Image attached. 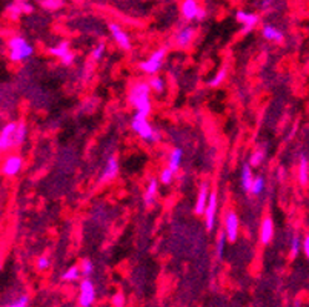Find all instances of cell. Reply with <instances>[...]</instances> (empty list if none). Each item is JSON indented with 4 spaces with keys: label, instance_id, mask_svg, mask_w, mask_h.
I'll list each match as a JSON object with an SVG mask.
<instances>
[{
    "label": "cell",
    "instance_id": "cell-1",
    "mask_svg": "<svg viewBox=\"0 0 309 307\" xmlns=\"http://www.w3.org/2000/svg\"><path fill=\"white\" fill-rule=\"evenodd\" d=\"M149 92H151V86L149 83L138 82L130 91V102L135 108L137 114H142L145 117H148L149 112H151V97H149Z\"/></svg>",
    "mask_w": 309,
    "mask_h": 307
},
{
    "label": "cell",
    "instance_id": "cell-2",
    "mask_svg": "<svg viewBox=\"0 0 309 307\" xmlns=\"http://www.w3.org/2000/svg\"><path fill=\"white\" fill-rule=\"evenodd\" d=\"M8 49H9V60L19 63L29 59L33 56L34 48L31 46L22 36H14L8 40Z\"/></svg>",
    "mask_w": 309,
    "mask_h": 307
},
{
    "label": "cell",
    "instance_id": "cell-3",
    "mask_svg": "<svg viewBox=\"0 0 309 307\" xmlns=\"http://www.w3.org/2000/svg\"><path fill=\"white\" fill-rule=\"evenodd\" d=\"M131 126H132L134 132L140 137L142 140H146V142H158L160 140V134H158L155 129H153V126L149 124L146 117L142 114L134 115Z\"/></svg>",
    "mask_w": 309,
    "mask_h": 307
},
{
    "label": "cell",
    "instance_id": "cell-4",
    "mask_svg": "<svg viewBox=\"0 0 309 307\" xmlns=\"http://www.w3.org/2000/svg\"><path fill=\"white\" fill-rule=\"evenodd\" d=\"M180 14L186 22H194V20H203L206 11L200 6L199 0H182L180 3Z\"/></svg>",
    "mask_w": 309,
    "mask_h": 307
},
{
    "label": "cell",
    "instance_id": "cell-5",
    "mask_svg": "<svg viewBox=\"0 0 309 307\" xmlns=\"http://www.w3.org/2000/svg\"><path fill=\"white\" fill-rule=\"evenodd\" d=\"M165 56H166V49L165 48H158L157 51L153 52L151 57H149L148 60H145V61H142L138 66H140V69L143 72L149 74V76H154V74H157L158 69L162 68Z\"/></svg>",
    "mask_w": 309,
    "mask_h": 307
},
{
    "label": "cell",
    "instance_id": "cell-6",
    "mask_svg": "<svg viewBox=\"0 0 309 307\" xmlns=\"http://www.w3.org/2000/svg\"><path fill=\"white\" fill-rule=\"evenodd\" d=\"M236 20L242 25V33L248 34L259 25L260 17L255 13H249V11H243V9H240V11L236 13Z\"/></svg>",
    "mask_w": 309,
    "mask_h": 307
},
{
    "label": "cell",
    "instance_id": "cell-7",
    "mask_svg": "<svg viewBox=\"0 0 309 307\" xmlns=\"http://www.w3.org/2000/svg\"><path fill=\"white\" fill-rule=\"evenodd\" d=\"M197 36V28L193 25L182 26L176 34V45L178 48H188Z\"/></svg>",
    "mask_w": 309,
    "mask_h": 307
},
{
    "label": "cell",
    "instance_id": "cell-8",
    "mask_svg": "<svg viewBox=\"0 0 309 307\" xmlns=\"http://www.w3.org/2000/svg\"><path fill=\"white\" fill-rule=\"evenodd\" d=\"M94 300H95V287H94V284L88 278H85L80 283L79 303H80L82 307H91Z\"/></svg>",
    "mask_w": 309,
    "mask_h": 307
},
{
    "label": "cell",
    "instance_id": "cell-9",
    "mask_svg": "<svg viewBox=\"0 0 309 307\" xmlns=\"http://www.w3.org/2000/svg\"><path fill=\"white\" fill-rule=\"evenodd\" d=\"M17 129V123H6L3 126L2 132H0V149L2 152L8 151L9 147L14 146V134Z\"/></svg>",
    "mask_w": 309,
    "mask_h": 307
},
{
    "label": "cell",
    "instance_id": "cell-10",
    "mask_svg": "<svg viewBox=\"0 0 309 307\" xmlns=\"http://www.w3.org/2000/svg\"><path fill=\"white\" fill-rule=\"evenodd\" d=\"M217 192L216 190H212L209 194V201H208V206L205 210V223H206V229L212 230L216 226V212H217Z\"/></svg>",
    "mask_w": 309,
    "mask_h": 307
},
{
    "label": "cell",
    "instance_id": "cell-11",
    "mask_svg": "<svg viewBox=\"0 0 309 307\" xmlns=\"http://www.w3.org/2000/svg\"><path fill=\"white\" fill-rule=\"evenodd\" d=\"M225 234L231 243H234L239 237V217L232 210H229L225 217Z\"/></svg>",
    "mask_w": 309,
    "mask_h": 307
},
{
    "label": "cell",
    "instance_id": "cell-12",
    "mask_svg": "<svg viewBox=\"0 0 309 307\" xmlns=\"http://www.w3.org/2000/svg\"><path fill=\"white\" fill-rule=\"evenodd\" d=\"M110 31H111V36L112 39L115 40V43L119 45L122 49L128 51V49H131V41H130V37H128V34L125 33V31L122 29L120 25H117V23H110L108 25Z\"/></svg>",
    "mask_w": 309,
    "mask_h": 307
},
{
    "label": "cell",
    "instance_id": "cell-13",
    "mask_svg": "<svg viewBox=\"0 0 309 307\" xmlns=\"http://www.w3.org/2000/svg\"><path fill=\"white\" fill-rule=\"evenodd\" d=\"M22 164H23V160L20 155H9L3 163V174L6 177H16L22 171Z\"/></svg>",
    "mask_w": 309,
    "mask_h": 307
},
{
    "label": "cell",
    "instance_id": "cell-14",
    "mask_svg": "<svg viewBox=\"0 0 309 307\" xmlns=\"http://www.w3.org/2000/svg\"><path fill=\"white\" fill-rule=\"evenodd\" d=\"M209 184L208 183H203L200 186V190H199V195H197V201H196V206H194V212L197 215H203L205 210H206V206H208V201H209Z\"/></svg>",
    "mask_w": 309,
    "mask_h": 307
},
{
    "label": "cell",
    "instance_id": "cell-15",
    "mask_svg": "<svg viewBox=\"0 0 309 307\" xmlns=\"http://www.w3.org/2000/svg\"><path fill=\"white\" fill-rule=\"evenodd\" d=\"M117 174H119V162H117L115 157H111V158H108V162H106V166H105L102 177H100V182L102 183L111 182V180H114L117 177Z\"/></svg>",
    "mask_w": 309,
    "mask_h": 307
},
{
    "label": "cell",
    "instance_id": "cell-16",
    "mask_svg": "<svg viewBox=\"0 0 309 307\" xmlns=\"http://www.w3.org/2000/svg\"><path fill=\"white\" fill-rule=\"evenodd\" d=\"M262 36L266 40L274 41V43H282L283 39H285L282 29L274 26V25H263V28H262Z\"/></svg>",
    "mask_w": 309,
    "mask_h": 307
},
{
    "label": "cell",
    "instance_id": "cell-17",
    "mask_svg": "<svg viewBox=\"0 0 309 307\" xmlns=\"http://www.w3.org/2000/svg\"><path fill=\"white\" fill-rule=\"evenodd\" d=\"M272 237H274V223H272V220L268 217V218L263 220L262 227H260V241L263 243V245H269Z\"/></svg>",
    "mask_w": 309,
    "mask_h": 307
},
{
    "label": "cell",
    "instance_id": "cell-18",
    "mask_svg": "<svg viewBox=\"0 0 309 307\" xmlns=\"http://www.w3.org/2000/svg\"><path fill=\"white\" fill-rule=\"evenodd\" d=\"M157 189H158L157 178H151V180H149L148 186H146L145 195H143V200H145L146 205H153L154 203V200L157 198Z\"/></svg>",
    "mask_w": 309,
    "mask_h": 307
},
{
    "label": "cell",
    "instance_id": "cell-19",
    "mask_svg": "<svg viewBox=\"0 0 309 307\" xmlns=\"http://www.w3.org/2000/svg\"><path fill=\"white\" fill-rule=\"evenodd\" d=\"M254 175H252V169H251V164H244L243 169H242V186L244 190H251V186H252V182H254Z\"/></svg>",
    "mask_w": 309,
    "mask_h": 307
},
{
    "label": "cell",
    "instance_id": "cell-20",
    "mask_svg": "<svg viewBox=\"0 0 309 307\" xmlns=\"http://www.w3.org/2000/svg\"><path fill=\"white\" fill-rule=\"evenodd\" d=\"M182 158H183V152L182 149H178V147H176V149L169 154V158H168V166L173 169L174 172L178 171L180 164H182Z\"/></svg>",
    "mask_w": 309,
    "mask_h": 307
},
{
    "label": "cell",
    "instance_id": "cell-21",
    "mask_svg": "<svg viewBox=\"0 0 309 307\" xmlns=\"http://www.w3.org/2000/svg\"><path fill=\"white\" fill-rule=\"evenodd\" d=\"M308 178H309V163L306 160V157H302L300 164H298V182H300L302 186H306Z\"/></svg>",
    "mask_w": 309,
    "mask_h": 307
},
{
    "label": "cell",
    "instance_id": "cell-22",
    "mask_svg": "<svg viewBox=\"0 0 309 307\" xmlns=\"http://www.w3.org/2000/svg\"><path fill=\"white\" fill-rule=\"evenodd\" d=\"M68 52H71V51H69V41H66V40L62 41V43H59V45H56V46L49 48V54L60 59V60L65 57Z\"/></svg>",
    "mask_w": 309,
    "mask_h": 307
},
{
    "label": "cell",
    "instance_id": "cell-23",
    "mask_svg": "<svg viewBox=\"0 0 309 307\" xmlns=\"http://www.w3.org/2000/svg\"><path fill=\"white\" fill-rule=\"evenodd\" d=\"M26 134H28V129L25 123H17V129L14 134V146H22L26 140Z\"/></svg>",
    "mask_w": 309,
    "mask_h": 307
},
{
    "label": "cell",
    "instance_id": "cell-24",
    "mask_svg": "<svg viewBox=\"0 0 309 307\" xmlns=\"http://www.w3.org/2000/svg\"><path fill=\"white\" fill-rule=\"evenodd\" d=\"M6 14L9 16V19H11V20H17L20 16L23 14L22 5H20V3H13V5H9V6L6 8Z\"/></svg>",
    "mask_w": 309,
    "mask_h": 307
},
{
    "label": "cell",
    "instance_id": "cell-25",
    "mask_svg": "<svg viewBox=\"0 0 309 307\" xmlns=\"http://www.w3.org/2000/svg\"><path fill=\"white\" fill-rule=\"evenodd\" d=\"M225 79H226V69H225V68H221V69L216 74V76L208 82V84H209L211 88H217L219 84L223 83V80H225Z\"/></svg>",
    "mask_w": 309,
    "mask_h": 307
},
{
    "label": "cell",
    "instance_id": "cell-26",
    "mask_svg": "<svg viewBox=\"0 0 309 307\" xmlns=\"http://www.w3.org/2000/svg\"><path fill=\"white\" fill-rule=\"evenodd\" d=\"M263 189H265V180L262 177H255L254 178V182H252V186H251V190L249 192L252 195H260L263 192Z\"/></svg>",
    "mask_w": 309,
    "mask_h": 307
},
{
    "label": "cell",
    "instance_id": "cell-27",
    "mask_svg": "<svg viewBox=\"0 0 309 307\" xmlns=\"http://www.w3.org/2000/svg\"><path fill=\"white\" fill-rule=\"evenodd\" d=\"M300 249H303V241L298 235H294L292 240H291V255L297 257L298 252H300Z\"/></svg>",
    "mask_w": 309,
    "mask_h": 307
},
{
    "label": "cell",
    "instance_id": "cell-28",
    "mask_svg": "<svg viewBox=\"0 0 309 307\" xmlns=\"http://www.w3.org/2000/svg\"><path fill=\"white\" fill-rule=\"evenodd\" d=\"M149 86H151L153 91L155 92H163L165 91V82L162 77H153L149 80Z\"/></svg>",
    "mask_w": 309,
    "mask_h": 307
},
{
    "label": "cell",
    "instance_id": "cell-29",
    "mask_svg": "<svg viewBox=\"0 0 309 307\" xmlns=\"http://www.w3.org/2000/svg\"><path fill=\"white\" fill-rule=\"evenodd\" d=\"M80 269L77 267V266H72V267H69L65 273H63V280L65 281H74V280H77L79 277H80Z\"/></svg>",
    "mask_w": 309,
    "mask_h": 307
},
{
    "label": "cell",
    "instance_id": "cell-30",
    "mask_svg": "<svg viewBox=\"0 0 309 307\" xmlns=\"http://www.w3.org/2000/svg\"><path fill=\"white\" fill-rule=\"evenodd\" d=\"M226 234H225V230L221 232V234L219 235V238H217V247H216V250H217V257L219 258H221L223 257V252H225V243H226Z\"/></svg>",
    "mask_w": 309,
    "mask_h": 307
},
{
    "label": "cell",
    "instance_id": "cell-31",
    "mask_svg": "<svg viewBox=\"0 0 309 307\" xmlns=\"http://www.w3.org/2000/svg\"><path fill=\"white\" fill-rule=\"evenodd\" d=\"M174 171H173V169L171 167H165L163 169V171H162V174H160V182L163 183V184H169V183H171L173 182V178H174Z\"/></svg>",
    "mask_w": 309,
    "mask_h": 307
},
{
    "label": "cell",
    "instance_id": "cell-32",
    "mask_svg": "<svg viewBox=\"0 0 309 307\" xmlns=\"http://www.w3.org/2000/svg\"><path fill=\"white\" fill-rule=\"evenodd\" d=\"M80 270L83 273V277H89V275H92V272H94V264L89 260H85V261H82Z\"/></svg>",
    "mask_w": 309,
    "mask_h": 307
},
{
    "label": "cell",
    "instance_id": "cell-33",
    "mask_svg": "<svg viewBox=\"0 0 309 307\" xmlns=\"http://www.w3.org/2000/svg\"><path fill=\"white\" fill-rule=\"evenodd\" d=\"M263 160H265V154H263V151H255V152L251 155L249 164H251V166H260Z\"/></svg>",
    "mask_w": 309,
    "mask_h": 307
},
{
    "label": "cell",
    "instance_id": "cell-34",
    "mask_svg": "<svg viewBox=\"0 0 309 307\" xmlns=\"http://www.w3.org/2000/svg\"><path fill=\"white\" fill-rule=\"evenodd\" d=\"M42 6L46 9H57L62 6V0H42Z\"/></svg>",
    "mask_w": 309,
    "mask_h": 307
},
{
    "label": "cell",
    "instance_id": "cell-35",
    "mask_svg": "<svg viewBox=\"0 0 309 307\" xmlns=\"http://www.w3.org/2000/svg\"><path fill=\"white\" fill-rule=\"evenodd\" d=\"M103 52H105V43H99L97 46H95L91 52V56L94 60H100L102 56H103Z\"/></svg>",
    "mask_w": 309,
    "mask_h": 307
},
{
    "label": "cell",
    "instance_id": "cell-36",
    "mask_svg": "<svg viewBox=\"0 0 309 307\" xmlns=\"http://www.w3.org/2000/svg\"><path fill=\"white\" fill-rule=\"evenodd\" d=\"M49 267V260H48V257H40L39 260H37V269L39 270H46Z\"/></svg>",
    "mask_w": 309,
    "mask_h": 307
},
{
    "label": "cell",
    "instance_id": "cell-37",
    "mask_svg": "<svg viewBox=\"0 0 309 307\" xmlns=\"http://www.w3.org/2000/svg\"><path fill=\"white\" fill-rule=\"evenodd\" d=\"M112 304H114V307H123V304H125V296L122 293H115L114 298H112Z\"/></svg>",
    "mask_w": 309,
    "mask_h": 307
},
{
    "label": "cell",
    "instance_id": "cell-38",
    "mask_svg": "<svg viewBox=\"0 0 309 307\" xmlns=\"http://www.w3.org/2000/svg\"><path fill=\"white\" fill-rule=\"evenodd\" d=\"M26 306H28V296H20L17 301L9 304L8 307H26Z\"/></svg>",
    "mask_w": 309,
    "mask_h": 307
},
{
    "label": "cell",
    "instance_id": "cell-39",
    "mask_svg": "<svg viewBox=\"0 0 309 307\" xmlns=\"http://www.w3.org/2000/svg\"><path fill=\"white\" fill-rule=\"evenodd\" d=\"M72 61H74V52H68V54L62 59V63H63V65H71Z\"/></svg>",
    "mask_w": 309,
    "mask_h": 307
},
{
    "label": "cell",
    "instance_id": "cell-40",
    "mask_svg": "<svg viewBox=\"0 0 309 307\" xmlns=\"http://www.w3.org/2000/svg\"><path fill=\"white\" fill-rule=\"evenodd\" d=\"M303 250H305L306 258L309 260V235H306L305 240H303Z\"/></svg>",
    "mask_w": 309,
    "mask_h": 307
},
{
    "label": "cell",
    "instance_id": "cell-41",
    "mask_svg": "<svg viewBox=\"0 0 309 307\" xmlns=\"http://www.w3.org/2000/svg\"><path fill=\"white\" fill-rule=\"evenodd\" d=\"M20 5H22V9H23V14H31V13H33V6H31L29 3H20Z\"/></svg>",
    "mask_w": 309,
    "mask_h": 307
},
{
    "label": "cell",
    "instance_id": "cell-42",
    "mask_svg": "<svg viewBox=\"0 0 309 307\" xmlns=\"http://www.w3.org/2000/svg\"><path fill=\"white\" fill-rule=\"evenodd\" d=\"M272 2H274V0H262V8H268V6H271Z\"/></svg>",
    "mask_w": 309,
    "mask_h": 307
},
{
    "label": "cell",
    "instance_id": "cell-43",
    "mask_svg": "<svg viewBox=\"0 0 309 307\" xmlns=\"http://www.w3.org/2000/svg\"><path fill=\"white\" fill-rule=\"evenodd\" d=\"M16 3H28V0H14Z\"/></svg>",
    "mask_w": 309,
    "mask_h": 307
}]
</instances>
